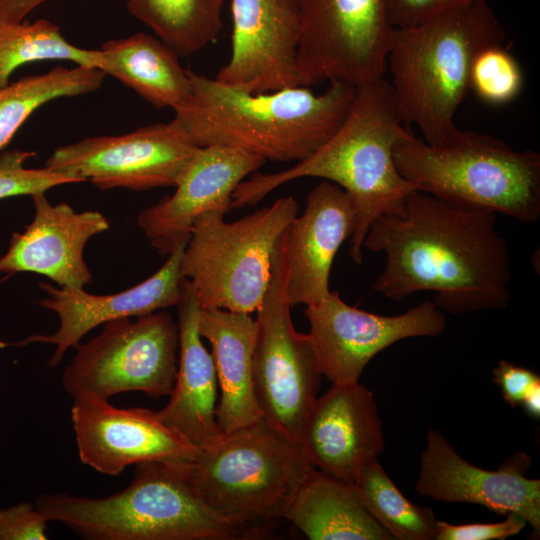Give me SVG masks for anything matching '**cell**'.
<instances>
[{
    "instance_id": "8fae6325",
    "label": "cell",
    "mask_w": 540,
    "mask_h": 540,
    "mask_svg": "<svg viewBox=\"0 0 540 540\" xmlns=\"http://www.w3.org/2000/svg\"><path fill=\"white\" fill-rule=\"evenodd\" d=\"M394 29L387 0H300V85L383 78Z\"/></svg>"
},
{
    "instance_id": "ffe728a7",
    "label": "cell",
    "mask_w": 540,
    "mask_h": 540,
    "mask_svg": "<svg viewBox=\"0 0 540 540\" xmlns=\"http://www.w3.org/2000/svg\"><path fill=\"white\" fill-rule=\"evenodd\" d=\"M33 220L22 232H14L8 250L0 256V274L33 272L59 287L84 288L92 274L84 249L95 235L109 229L99 211H75L67 203L51 204L45 192L31 196Z\"/></svg>"
},
{
    "instance_id": "30bf717a",
    "label": "cell",
    "mask_w": 540,
    "mask_h": 540,
    "mask_svg": "<svg viewBox=\"0 0 540 540\" xmlns=\"http://www.w3.org/2000/svg\"><path fill=\"white\" fill-rule=\"evenodd\" d=\"M75 349L62 377L63 387L72 397L91 394L109 399L139 391L159 398L173 390L179 329L167 311L109 321L97 336Z\"/></svg>"
},
{
    "instance_id": "d6a6232c",
    "label": "cell",
    "mask_w": 540,
    "mask_h": 540,
    "mask_svg": "<svg viewBox=\"0 0 540 540\" xmlns=\"http://www.w3.org/2000/svg\"><path fill=\"white\" fill-rule=\"evenodd\" d=\"M527 522L516 513H507L502 522L453 525L439 520L436 540H504L520 533Z\"/></svg>"
},
{
    "instance_id": "4dcf8cb0",
    "label": "cell",
    "mask_w": 540,
    "mask_h": 540,
    "mask_svg": "<svg viewBox=\"0 0 540 540\" xmlns=\"http://www.w3.org/2000/svg\"><path fill=\"white\" fill-rule=\"evenodd\" d=\"M34 155V152L18 149L0 155V200L20 195L32 196L59 185L80 182L46 168L25 167V162Z\"/></svg>"
},
{
    "instance_id": "d4e9b609",
    "label": "cell",
    "mask_w": 540,
    "mask_h": 540,
    "mask_svg": "<svg viewBox=\"0 0 540 540\" xmlns=\"http://www.w3.org/2000/svg\"><path fill=\"white\" fill-rule=\"evenodd\" d=\"M285 519L311 540H392L367 511L354 485L315 468L298 489Z\"/></svg>"
},
{
    "instance_id": "3957f363",
    "label": "cell",
    "mask_w": 540,
    "mask_h": 540,
    "mask_svg": "<svg viewBox=\"0 0 540 540\" xmlns=\"http://www.w3.org/2000/svg\"><path fill=\"white\" fill-rule=\"evenodd\" d=\"M190 98L171 122L197 147L240 148L271 161H302L346 118L356 86L331 81L316 95L307 86L252 94L191 70Z\"/></svg>"
},
{
    "instance_id": "9c48e42d",
    "label": "cell",
    "mask_w": 540,
    "mask_h": 540,
    "mask_svg": "<svg viewBox=\"0 0 540 540\" xmlns=\"http://www.w3.org/2000/svg\"><path fill=\"white\" fill-rule=\"evenodd\" d=\"M286 275L283 232L273 252L265 296L256 311L252 386L262 419L299 446L322 374L309 335L293 326Z\"/></svg>"
},
{
    "instance_id": "5b68a950",
    "label": "cell",
    "mask_w": 540,
    "mask_h": 540,
    "mask_svg": "<svg viewBox=\"0 0 540 540\" xmlns=\"http://www.w3.org/2000/svg\"><path fill=\"white\" fill-rule=\"evenodd\" d=\"M401 176L416 191L455 205L535 223L540 218V154L458 127L430 145L412 132L394 148Z\"/></svg>"
},
{
    "instance_id": "836d02e7",
    "label": "cell",
    "mask_w": 540,
    "mask_h": 540,
    "mask_svg": "<svg viewBox=\"0 0 540 540\" xmlns=\"http://www.w3.org/2000/svg\"><path fill=\"white\" fill-rule=\"evenodd\" d=\"M471 1L474 0H387V6L393 27L405 28Z\"/></svg>"
},
{
    "instance_id": "cb8c5ba5",
    "label": "cell",
    "mask_w": 540,
    "mask_h": 540,
    "mask_svg": "<svg viewBox=\"0 0 540 540\" xmlns=\"http://www.w3.org/2000/svg\"><path fill=\"white\" fill-rule=\"evenodd\" d=\"M99 50L100 70L133 89L157 109L176 110L190 98L189 71L158 37L139 32L109 40Z\"/></svg>"
},
{
    "instance_id": "ba28073f",
    "label": "cell",
    "mask_w": 540,
    "mask_h": 540,
    "mask_svg": "<svg viewBox=\"0 0 540 540\" xmlns=\"http://www.w3.org/2000/svg\"><path fill=\"white\" fill-rule=\"evenodd\" d=\"M298 203L283 196L234 222L218 210L194 222L181 262V275L194 286L201 309L251 314L265 296L278 239L297 216Z\"/></svg>"
},
{
    "instance_id": "e575fe53",
    "label": "cell",
    "mask_w": 540,
    "mask_h": 540,
    "mask_svg": "<svg viewBox=\"0 0 540 540\" xmlns=\"http://www.w3.org/2000/svg\"><path fill=\"white\" fill-rule=\"evenodd\" d=\"M493 376L504 400L512 407L521 405L531 387L540 382V377L531 370L506 360L499 361Z\"/></svg>"
},
{
    "instance_id": "2e32d148",
    "label": "cell",
    "mask_w": 540,
    "mask_h": 540,
    "mask_svg": "<svg viewBox=\"0 0 540 540\" xmlns=\"http://www.w3.org/2000/svg\"><path fill=\"white\" fill-rule=\"evenodd\" d=\"M528 455L510 457L498 470H485L464 460L437 429H429L421 453L415 491L445 502L478 504L497 514L522 516L540 534V480L525 476Z\"/></svg>"
},
{
    "instance_id": "484cf974",
    "label": "cell",
    "mask_w": 540,
    "mask_h": 540,
    "mask_svg": "<svg viewBox=\"0 0 540 540\" xmlns=\"http://www.w3.org/2000/svg\"><path fill=\"white\" fill-rule=\"evenodd\" d=\"M226 0H127V9L179 57L212 43L223 29Z\"/></svg>"
},
{
    "instance_id": "83f0119b",
    "label": "cell",
    "mask_w": 540,
    "mask_h": 540,
    "mask_svg": "<svg viewBox=\"0 0 540 540\" xmlns=\"http://www.w3.org/2000/svg\"><path fill=\"white\" fill-rule=\"evenodd\" d=\"M354 487L367 511L397 540H436L439 520L433 510L408 500L378 460L368 464Z\"/></svg>"
},
{
    "instance_id": "7402d4cb",
    "label": "cell",
    "mask_w": 540,
    "mask_h": 540,
    "mask_svg": "<svg viewBox=\"0 0 540 540\" xmlns=\"http://www.w3.org/2000/svg\"><path fill=\"white\" fill-rule=\"evenodd\" d=\"M179 361L167 405L156 412L160 421L192 445L217 442L223 433L216 421L217 374L211 353L198 329L200 306L192 283L184 279L177 304Z\"/></svg>"
},
{
    "instance_id": "4fadbf2b",
    "label": "cell",
    "mask_w": 540,
    "mask_h": 540,
    "mask_svg": "<svg viewBox=\"0 0 540 540\" xmlns=\"http://www.w3.org/2000/svg\"><path fill=\"white\" fill-rule=\"evenodd\" d=\"M308 333L319 370L331 383L357 382L369 361L392 344L412 337H437L446 317L432 300L395 316L370 313L346 304L337 291L308 305Z\"/></svg>"
},
{
    "instance_id": "4316f807",
    "label": "cell",
    "mask_w": 540,
    "mask_h": 540,
    "mask_svg": "<svg viewBox=\"0 0 540 540\" xmlns=\"http://www.w3.org/2000/svg\"><path fill=\"white\" fill-rule=\"evenodd\" d=\"M105 76L97 68L58 66L0 87V151L42 105L61 97L93 93L101 87Z\"/></svg>"
},
{
    "instance_id": "7a4b0ae2",
    "label": "cell",
    "mask_w": 540,
    "mask_h": 540,
    "mask_svg": "<svg viewBox=\"0 0 540 540\" xmlns=\"http://www.w3.org/2000/svg\"><path fill=\"white\" fill-rule=\"evenodd\" d=\"M411 132L405 126L393 88L384 78L356 86L352 106L336 132L313 154L274 173L254 174L234 190L231 209L253 206L290 181L317 177L340 186L356 210L349 255L363 261V243L380 215L400 213L415 186L399 173L396 144Z\"/></svg>"
},
{
    "instance_id": "44dd1931",
    "label": "cell",
    "mask_w": 540,
    "mask_h": 540,
    "mask_svg": "<svg viewBox=\"0 0 540 540\" xmlns=\"http://www.w3.org/2000/svg\"><path fill=\"white\" fill-rule=\"evenodd\" d=\"M355 227V206L340 186L323 180L310 191L303 214L284 231L291 307L317 304L330 293L332 263Z\"/></svg>"
},
{
    "instance_id": "f546056e",
    "label": "cell",
    "mask_w": 540,
    "mask_h": 540,
    "mask_svg": "<svg viewBox=\"0 0 540 540\" xmlns=\"http://www.w3.org/2000/svg\"><path fill=\"white\" fill-rule=\"evenodd\" d=\"M524 74L517 59L502 46L490 45L474 59L470 74V90L482 102L505 105L522 91Z\"/></svg>"
},
{
    "instance_id": "e0dca14e",
    "label": "cell",
    "mask_w": 540,
    "mask_h": 540,
    "mask_svg": "<svg viewBox=\"0 0 540 540\" xmlns=\"http://www.w3.org/2000/svg\"><path fill=\"white\" fill-rule=\"evenodd\" d=\"M188 240L179 243L167 256L166 262L143 282L118 293L90 294L84 288L55 287L40 282L48 295L38 305L55 312L59 327L49 335L32 334L16 343H2L1 347L24 346L32 343L55 345L49 366L60 364L66 351L75 348L92 329L109 321L136 317L164 310L179 303L184 277L180 262Z\"/></svg>"
},
{
    "instance_id": "52a82bcc",
    "label": "cell",
    "mask_w": 540,
    "mask_h": 540,
    "mask_svg": "<svg viewBox=\"0 0 540 540\" xmlns=\"http://www.w3.org/2000/svg\"><path fill=\"white\" fill-rule=\"evenodd\" d=\"M170 464L213 513L252 529L285 519L314 469L297 444L262 418Z\"/></svg>"
},
{
    "instance_id": "9a60e30c",
    "label": "cell",
    "mask_w": 540,
    "mask_h": 540,
    "mask_svg": "<svg viewBox=\"0 0 540 540\" xmlns=\"http://www.w3.org/2000/svg\"><path fill=\"white\" fill-rule=\"evenodd\" d=\"M231 55L215 79L252 94L297 87L300 0H231Z\"/></svg>"
},
{
    "instance_id": "277c9868",
    "label": "cell",
    "mask_w": 540,
    "mask_h": 540,
    "mask_svg": "<svg viewBox=\"0 0 540 540\" xmlns=\"http://www.w3.org/2000/svg\"><path fill=\"white\" fill-rule=\"evenodd\" d=\"M505 36L486 0L395 28L387 69L405 126L416 125L430 145L450 135L457 128L455 114L470 91L475 57L490 45L502 44Z\"/></svg>"
},
{
    "instance_id": "7c38bea8",
    "label": "cell",
    "mask_w": 540,
    "mask_h": 540,
    "mask_svg": "<svg viewBox=\"0 0 540 540\" xmlns=\"http://www.w3.org/2000/svg\"><path fill=\"white\" fill-rule=\"evenodd\" d=\"M199 148L170 121L60 146L44 168L80 182L89 180L101 190L175 187Z\"/></svg>"
},
{
    "instance_id": "ac0fdd59",
    "label": "cell",
    "mask_w": 540,
    "mask_h": 540,
    "mask_svg": "<svg viewBox=\"0 0 540 540\" xmlns=\"http://www.w3.org/2000/svg\"><path fill=\"white\" fill-rule=\"evenodd\" d=\"M299 447L320 472L354 485L385 448L373 393L358 381L332 383L316 398Z\"/></svg>"
},
{
    "instance_id": "603a6c76",
    "label": "cell",
    "mask_w": 540,
    "mask_h": 540,
    "mask_svg": "<svg viewBox=\"0 0 540 540\" xmlns=\"http://www.w3.org/2000/svg\"><path fill=\"white\" fill-rule=\"evenodd\" d=\"M198 329L212 346L221 392L215 415L221 432L229 433L262 418L252 386L256 319L248 313L201 309Z\"/></svg>"
},
{
    "instance_id": "d6986e66",
    "label": "cell",
    "mask_w": 540,
    "mask_h": 540,
    "mask_svg": "<svg viewBox=\"0 0 540 540\" xmlns=\"http://www.w3.org/2000/svg\"><path fill=\"white\" fill-rule=\"evenodd\" d=\"M265 159L240 148L200 147L171 196L145 208L137 223L153 248L168 256L188 240L196 219L207 211L231 210L232 194Z\"/></svg>"
},
{
    "instance_id": "d590c367",
    "label": "cell",
    "mask_w": 540,
    "mask_h": 540,
    "mask_svg": "<svg viewBox=\"0 0 540 540\" xmlns=\"http://www.w3.org/2000/svg\"><path fill=\"white\" fill-rule=\"evenodd\" d=\"M46 0H0V20L21 22L37 6Z\"/></svg>"
},
{
    "instance_id": "1f68e13d",
    "label": "cell",
    "mask_w": 540,
    "mask_h": 540,
    "mask_svg": "<svg viewBox=\"0 0 540 540\" xmlns=\"http://www.w3.org/2000/svg\"><path fill=\"white\" fill-rule=\"evenodd\" d=\"M44 514L31 502L0 509V540H47Z\"/></svg>"
},
{
    "instance_id": "6da1fadb",
    "label": "cell",
    "mask_w": 540,
    "mask_h": 540,
    "mask_svg": "<svg viewBox=\"0 0 540 540\" xmlns=\"http://www.w3.org/2000/svg\"><path fill=\"white\" fill-rule=\"evenodd\" d=\"M496 222L494 212L412 192L400 213L377 217L364 239L363 248L386 255L375 291L394 301L432 291L433 303L452 315L505 309L511 261Z\"/></svg>"
},
{
    "instance_id": "5bb4252c",
    "label": "cell",
    "mask_w": 540,
    "mask_h": 540,
    "mask_svg": "<svg viewBox=\"0 0 540 540\" xmlns=\"http://www.w3.org/2000/svg\"><path fill=\"white\" fill-rule=\"evenodd\" d=\"M73 399L71 420L79 458L99 473L116 476L130 465L176 462L197 449L152 410L117 408L91 394Z\"/></svg>"
},
{
    "instance_id": "8d00e7d4",
    "label": "cell",
    "mask_w": 540,
    "mask_h": 540,
    "mask_svg": "<svg viewBox=\"0 0 540 540\" xmlns=\"http://www.w3.org/2000/svg\"><path fill=\"white\" fill-rule=\"evenodd\" d=\"M524 410L532 417L540 416V382L534 384L521 402Z\"/></svg>"
},
{
    "instance_id": "8992f818",
    "label": "cell",
    "mask_w": 540,
    "mask_h": 540,
    "mask_svg": "<svg viewBox=\"0 0 540 540\" xmlns=\"http://www.w3.org/2000/svg\"><path fill=\"white\" fill-rule=\"evenodd\" d=\"M36 507L89 540H227L253 536L250 527L213 513L168 462L136 465L132 482L103 498L44 494Z\"/></svg>"
},
{
    "instance_id": "f1b7e54d",
    "label": "cell",
    "mask_w": 540,
    "mask_h": 540,
    "mask_svg": "<svg viewBox=\"0 0 540 540\" xmlns=\"http://www.w3.org/2000/svg\"><path fill=\"white\" fill-rule=\"evenodd\" d=\"M45 60H66L97 69L102 64L100 50L73 45L57 25L46 19L33 23L0 20V87L9 83L19 66Z\"/></svg>"
}]
</instances>
